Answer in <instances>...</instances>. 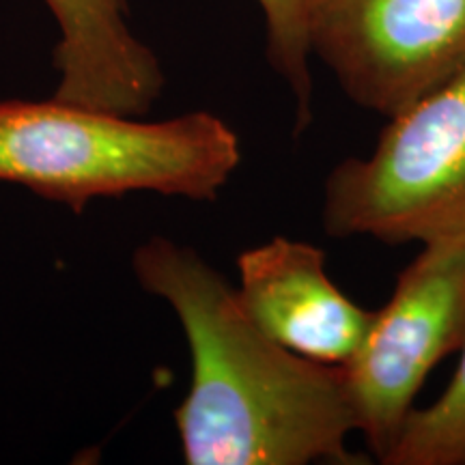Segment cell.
I'll use <instances>...</instances> for the list:
<instances>
[{"label": "cell", "mask_w": 465, "mask_h": 465, "mask_svg": "<svg viewBox=\"0 0 465 465\" xmlns=\"http://www.w3.org/2000/svg\"><path fill=\"white\" fill-rule=\"evenodd\" d=\"M132 270L173 308L190 349V388L174 410L185 463L364 461L347 449L358 429L341 366L312 362L267 336L194 248L153 235L134 250Z\"/></svg>", "instance_id": "cell-1"}, {"label": "cell", "mask_w": 465, "mask_h": 465, "mask_svg": "<svg viewBox=\"0 0 465 465\" xmlns=\"http://www.w3.org/2000/svg\"><path fill=\"white\" fill-rule=\"evenodd\" d=\"M240 164V136L207 110L143 121L54 95L0 97V182L75 213L130 192L216 201Z\"/></svg>", "instance_id": "cell-2"}, {"label": "cell", "mask_w": 465, "mask_h": 465, "mask_svg": "<svg viewBox=\"0 0 465 465\" xmlns=\"http://www.w3.org/2000/svg\"><path fill=\"white\" fill-rule=\"evenodd\" d=\"M322 224L388 246L465 231V74L391 116L366 158L330 171Z\"/></svg>", "instance_id": "cell-3"}, {"label": "cell", "mask_w": 465, "mask_h": 465, "mask_svg": "<svg viewBox=\"0 0 465 465\" xmlns=\"http://www.w3.org/2000/svg\"><path fill=\"white\" fill-rule=\"evenodd\" d=\"M463 341L465 231L422 243L342 366L356 429L380 461L414 411L424 380Z\"/></svg>", "instance_id": "cell-4"}, {"label": "cell", "mask_w": 465, "mask_h": 465, "mask_svg": "<svg viewBox=\"0 0 465 465\" xmlns=\"http://www.w3.org/2000/svg\"><path fill=\"white\" fill-rule=\"evenodd\" d=\"M308 44L349 100L391 119L465 74V0H311Z\"/></svg>", "instance_id": "cell-5"}, {"label": "cell", "mask_w": 465, "mask_h": 465, "mask_svg": "<svg viewBox=\"0 0 465 465\" xmlns=\"http://www.w3.org/2000/svg\"><path fill=\"white\" fill-rule=\"evenodd\" d=\"M237 298L267 336L298 356L345 366L369 334L375 312L356 304L325 272L315 243L272 237L237 257Z\"/></svg>", "instance_id": "cell-6"}, {"label": "cell", "mask_w": 465, "mask_h": 465, "mask_svg": "<svg viewBox=\"0 0 465 465\" xmlns=\"http://www.w3.org/2000/svg\"><path fill=\"white\" fill-rule=\"evenodd\" d=\"M44 3L61 31L54 97L119 114H147L164 89V72L127 25V0Z\"/></svg>", "instance_id": "cell-7"}, {"label": "cell", "mask_w": 465, "mask_h": 465, "mask_svg": "<svg viewBox=\"0 0 465 465\" xmlns=\"http://www.w3.org/2000/svg\"><path fill=\"white\" fill-rule=\"evenodd\" d=\"M465 459V341L461 360L441 397L429 407H414L388 465H457Z\"/></svg>", "instance_id": "cell-8"}, {"label": "cell", "mask_w": 465, "mask_h": 465, "mask_svg": "<svg viewBox=\"0 0 465 465\" xmlns=\"http://www.w3.org/2000/svg\"><path fill=\"white\" fill-rule=\"evenodd\" d=\"M265 15L267 61L293 97L295 134L312 124V74L308 17L311 0H257Z\"/></svg>", "instance_id": "cell-9"}, {"label": "cell", "mask_w": 465, "mask_h": 465, "mask_svg": "<svg viewBox=\"0 0 465 465\" xmlns=\"http://www.w3.org/2000/svg\"><path fill=\"white\" fill-rule=\"evenodd\" d=\"M463 463H465V459H463Z\"/></svg>", "instance_id": "cell-10"}]
</instances>
